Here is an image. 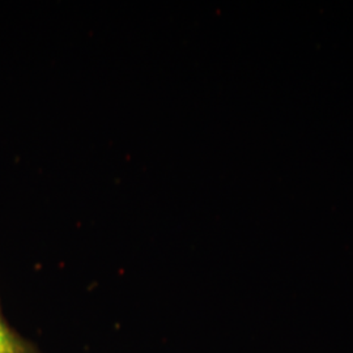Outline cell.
Masks as SVG:
<instances>
[{"label": "cell", "mask_w": 353, "mask_h": 353, "mask_svg": "<svg viewBox=\"0 0 353 353\" xmlns=\"http://www.w3.org/2000/svg\"><path fill=\"white\" fill-rule=\"evenodd\" d=\"M0 353H41L30 343L8 326L0 312Z\"/></svg>", "instance_id": "6da1fadb"}]
</instances>
